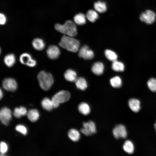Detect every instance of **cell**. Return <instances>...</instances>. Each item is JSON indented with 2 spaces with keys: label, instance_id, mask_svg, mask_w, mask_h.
I'll return each mask as SVG.
<instances>
[{
  "label": "cell",
  "instance_id": "1f68e13d",
  "mask_svg": "<svg viewBox=\"0 0 156 156\" xmlns=\"http://www.w3.org/2000/svg\"><path fill=\"white\" fill-rule=\"evenodd\" d=\"M8 147L7 144L3 142H1L0 143L1 156H3L8 151Z\"/></svg>",
  "mask_w": 156,
  "mask_h": 156
},
{
  "label": "cell",
  "instance_id": "277c9868",
  "mask_svg": "<svg viewBox=\"0 0 156 156\" xmlns=\"http://www.w3.org/2000/svg\"><path fill=\"white\" fill-rule=\"evenodd\" d=\"M70 97V94L68 91L62 90L58 92L53 96L51 99L53 108H57L60 103L67 101Z\"/></svg>",
  "mask_w": 156,
  "mask_h": 156
},
{
  "label": "cell",
  "instance_id": "8992f818",
  "mask_svg": "<svg viewBox=\"0 0 156 156\" xmlns=\"http://www.w3.org/2000/svg\"><path fill=\"white\" fill-rule=\"evenodd\" d=\"M83 128L81 130V133L86 136L90 135L96 132V125L92 121H89L83 123Z\"/></svg>",
  "mask_w": 156,
  "mask_h": 156
},
{
  "label": "cell",
  "instance_id": "5b68a950",
  "mask_svg": "<svg viewBox=\"0 0 156 156\" xmlns=\"http://www.w3.org/2000/svg\"><path fill=\"white\" fill-rule=\"evenodd\" d=\"M156 17L155 13L150 10H147L142 13L140 16L141 21L148 24L153 23Z\"/></svg>",
  "mask_w": 156,
  "mask_h": 156
},
{
  "label": "cell",
  "instance_id": "30bf717a",
  "mask_svg": "<svg viewBox=\"0 0 156 156\" xmlns=\"http://www.w3.org/2000/svg\"><path fill=\"white\" fill-rule=\"evenodd\" d=\"M113 134L116 139L125 138L127 137V132L125 126L119 124L116 126L113 130Z\"/></svg>",
  "mask_w": 156,
  "mask_h": 156
},
{
  "label": "cell",
  "instance_id": "4dcf8cb0",
  "mask_svg": "<svg viewBox=\"0 0 156 156\" xmlns=\"http://www.w3.org/2000/svg\"><path fill=\"white\" fill-rule=\"evenodd\" d=\"M16 130L23 134L26 135L27 133V129L24 125H17L15 127Z\"/></svg>",
  "mask_w": 156,
  "mask_h": 156
},
{
  "label": "cell",
  "instance_id": "d4e9b609",
  "mask_svg": "<svg viewBox=\"0 0 156 156\" xmlns=\"http://www.w3.org/2000/svg\"><path fill=\"white\" fill-rule=\"evenodd\" d=\"M123 148L126 152L129 154H132L134 151L133 144L129 140H127L125 142L123 146Z\"/></svg>",
  "mask_w": 156,
  "mask_h": 156
},
{
  "label": "cell",
  "instance_id": "9c48e42d",
  "mask_svg": "<svg viewBox=\"0 0 156 156\" xmlns=\"http://www.w3.org/2000/svg\"><path fill=\"white\" fill-rule=\"evenodd\" d=\"M2 86L5 90L10 92L15 91L17 87L16 81L14 79L11 78L5 79L3 81Z\"/></svg>",
  "mask_w": 156,
  "mask_h": 156
},
{
  "label": "cell",
  "instance_id": "484cf974",
  "mask_svg": "<svg viewBox=\"0 0 156 156\" xmlns=\"http://www.w3.org/2000/svg\"><path fill=\"white\" fill-rule=\"evenodd\" d=\"M87 18L91 22H94L98 18V14L96 11L92 10H88L86 14Z\"/></svg>",
  "mask_w": 156,
  "mask_h": 156
},
{
  "label": "cell",
  "instance_id": "6da1fadb",
  "mask_svg": "<svg viewBox=\"0 0 156 156\" xmlns=\"http://www.w3.org/2000/svg\"><path fill=\"white\" fill-rule=\"evenodd\" d=\"M55 28L60 32L66 36L73 37L77 34V31L75 23L70 20H68L63 24L57 23Z\"/></svg>",
  "mask_w": 156,
  "mask_h": 156
},
{
  "label": "cell",
  "instance_id": "f546056e",
  "mask_svg": "<svg viewBox=\"0 0 156 156\" xmlns=\"http://www.w3.org/2000/svg\"><path fill=\"white\" fill-rule=\"evenodd\" d=\"M147 85L149 89L153 92H156V79L151 78L147 82Z\"/></svg>",
  "mask_w": 156,
  "mask_h": 156
},
{
  "label": "cell",
  "instance_id": "ba28073f",
  "mask_svg": "<svg viewBox=\"0 0 156 156\" xmlns=\"http://www.w3.org/2000/svg\"><path fill=\"white\" fill-rule=\"evenodd\" d=\"M12 118L11 112L8 108H2L0 111V118L1 122L5 125H8Z\"/></svg>",
  "mask_w": 156,
  "mask_h": 156
},
{
  "label": "cell",
  "instance_id": "ac0fdd59",
  "mask_svg": "<svg viewBox=\"0 0 156 156\" xmlns=\"http://www.w3.org/2000/svg\"><path fill=\"white\" fill-rule=\"evenodd\" d=\"M94 6L96 11L100 13L104 12L107 10L106 4L103 1H98L94 3Z\"/></svg>",
  "mask_w": 156,
  "mask_h": 156
},
{
  "label": "cell",
  "instance_id": "f1b7e54d",
  "mask_svg": "<svg viewBox=\"0 0 156 156\" xmlns=\"http://www.w3.org/2000/svg\"><path fill=\"white\" fill-rule=\"evenodd\" d=\"M105 54L106 57L110 61L113 62L117 60V55L115 52L111 50L106 49L105 51Z\"/></svg>",
  "mask_w": 156,
  "mask_h": 156
},
{
  "label": "cell",
  "instance_id": "603a6c76",
  "mask_svg": "<svg viewBox=\"0 0 156 156\" xmlns=\"http://www.w3.org/2000/svg\"><path fill=\"white\" fill-rule=\"evenodd\" d=\"M75 82L76 86L78 89L84 90L87 87V82L85 79L83 77L77 78Z\"/></svg>",
  "mask_w": 156,
  "mask_h": 156
},
{
  "label": "cell",
  "instance_id": "8d00e7d4",
  "mask_svg": "<svg viewBox=\"0 0 156 156\" xmlns=\"http://www.w3.org/2000/svg\"><path fill=\"white\" fill-rule=\"evenodd\" d=\"M154 127L156 131V121H155V123L154 125Z\"/></svg>",
  "mask_w": 156,
  "mask_h": 156
},
{
  "label": "cell",
  "instance_id": "4316f807",
  "mask_svg": "<svg viewBox=\"0 0 156 156\" xmlns=\"http://www.w3.org/2000/svg\"><path fill=\"white\" fill-rule=\"evenodd\" d=\"M112 68L115 71L122 72L124 70L125 66L122 63L116 60L113 62Z\"/></svg>",
  "mask_w": 156,
  "mask_h": 156
},
{
  "label": "cell",
  "instance_id": "9a60e30c",
  "mask_svg": "<svg viewBox=\"0 0 156 156\" xmlns=\"http://www.w3.org/2000/svg\"><path fill=\"white\" fill-rule=\"evenodd\" d=\"M64 76L65 79L69 81L75 82L77 79L76 72L71 69L67 70L65 72Z\"/></svg>",
  "mask_w": 156,
  "mask_h": 156
},
{
  "label": "cell",
  "instance_id": "e0dca14e",
  "mask_svg": "<svg viewBox=\"0 0 156 156\" xmlns=\"http://www.w3.org/2000/svg\"><path fill=\"white\" fill-rule=\"evenodd\" d=\"M27 115L29 119L33 122L36 121L39 117V114L38 111L35 109L29 110L27 114Z\"/></svg>",
  "mask_w": 156,
  "mask_h": 156
},
{
  "label": "cell",
  "instance_id": "4fadbf2b",
  "mask_svg": "<svg viewBox=\"0 0 156 156\" xmlns=\"http://www.w3.org/2000/svg\"><path fill=\"white\" fill-rule=\"evenodd\" d=\"M140 103L136 99L132 98L128 101V105L130 109L135 112H138L140 109Z\"/></svg>",
  "mask_w": 156,
  "mask_h": 156
},
{
  "label": "cell",
  "instance_id": "d6986e66",
  "mask_svg": "<svg viewBox=\"0 0 156 156\" xmlns=\"http://www.w3.org/2000/svg\"><path fill=\"white\" fill-rule=\"evenodd\" d=\"M16 61V58L14 55L12 53L7 55L4 58L5 64L8 67L12 66Z\"/></svg>",
  "mask_w": 156,
  "mask_h": 156
},
{
  "label": "cell",
  "instance_id": "3957f363",
  "mask_svg": "<svg viewBox=\"0 0 156 156\" xmlns=\"http://www.w3.org/2000/svg\"><path fill=\"white\" fill-rule=\"evenodd\" d=\"M37 77L40 87L44 90H49L54 82L51 74L44 71L40 72L38 75Z\"/></svg>",
  "mask_w": 156,
  "mask_h": 156
},
{
  "label": "cell",
  "instance_id": "d590c367",
  "mask_svg": "<svg viewBox=\"0 0 156 156\" xmlns=\"http://www.w3.org/2000/svg\"><path fill=\"white\" fill-rule=\"evenodd\" d=\"M3 96V93L1 89H0V99H1Z\"/></svg>",
  "mask_w": 156,
  "mask_h": 156
},
{
  "label": "cell",
  "instance_id": "7c38bea8",
  "mask_svg": "<svg viewBox=\"0 0 156 156\" xmlns=\"http://www.w3.org/2000/svg\"><path fill=\"white\" fill-rule=\"evenodd\" d=\"M59 48L55 45L49 46L47 50V53L50 59L54 60L57 58L60 54Z\"/></svg>",
  "mask_w": 156,
  "mask_h": 156
},
{
  "label": "cell",
  "instance_id": "83f0119b",
  "mask_svg": "<svg viewBox=\"0 0 156 156\" xmlns=\"http://www.w3.org/2000/svg\"><path fill=\"white\" fill-rule=\"evenodd\" d=\"M110 82L112 86L116 88H120L122 85L121 79L118 76H116L110 79Z\"/></svg>",
  "mask_w": 156,
  "mask_h": 156
},
{
  "label": "cell",
  "instance_id": "ffe728a7",
  "mask_svg": "<svg viewBox=\"0 0 156 156\" xmlns=\"http://www.w3.org/2000/svg\"><path fill=\"white\" fill-rule=\"evenodd\" d=\"M86 16L83 14L79 13L75 15L74 17L75 23L79 25H82L86 22Z\"/></svg>",
  "mask_w": 156,
  "mask_h": 156
},
{
  "label": "cell",
  "instance_id": "e575fe53",
  "mask_svg": "<svg viewBox=\"0 0 156 156\" xmlns=\"http://www.w3.org/2000/svg\"><path fill=\"white\" fill-rule=\"evenodd\" d=\"M19 109L22 116H25L27 114V109L25 107L21 106L19 107Z\"/></svg>",
  "mask_w": 156,
  "mask_h": 156
},
{
  "label": "cell",
  "instance_id": "7a4b0ae2",
  "mask_svg": "<svg viewBox=\"0 0 156 156\" xmlns=\"http://www.w3.org/2000/svg\"><path fill=\"white\" fill-rule=\"evenodd\" d=\"M70 36H64L59 43V46L66 50L73 52H77L80 45L79 41Z\"/></svg>",
  "mask_w": 156,
  "mask_h": 156
},
{
  "label": "cell",
  "instance_id": "d6a6232c",
  "mask_svg": "<svg viewBox=\"0 0 156 156\" xmlns=\"http://www.w3.org/2000/svg\"><path fill=\"white\" fill-rule=\"evenodd\" d=\"M13 115L14 116L17 118H20L22 116L19 108L16 107L15 108L13 112Z\"/></svg>",
  "mask_w": 156,
  "mask_h": 156
},
{
  "label": "cell",
  "instance_id": "5bb4252c",
  "mask_svg": "<svg viewBox=\"0 0 156 156\" xmlns=\"http://www.w3.org/2000/svg\"><path fill=\"white\" fill-rule=\"evenodd\" d=\"M91 70L94 74L97 75H101L103 73L104 71V65L101 62H96L92 65Z\"/></svg>",
  "mask_w": 156,
  "mask_h": 156
},
{
  "label": "cell",
  "instance_id": "cb8c5ba5",
  "mask_svg": "<svg viewBox=\"0 0 156 156\" xmlns=\"http://www.w3.org/2000/svg\"><path fill=\"white\" fill-rule=\"evenodd\" d=\"M78 110L82 114L86 115L88 114L90 112V108L88 104L85 102L80 103L78 107Z\"/></svg>",
  "mask_w": 156,
  "mask_h": 156
},
{
  "label": "cell",
  "instance_id": "8fae6325",
  "mask_svg": "<svg viewBox=\"0 0 156 156\" xmlns=\"http://www.w3.org/2000/svg\"><path fill=\"white\" fill-rule=\"evenodd\" d=\"M78 54L79 57L85 60L91 59L94 56L93 51L86 45H84L80 49Z\"/></svg>",
  "mask_w": 156,
  "mask_h": 156
},
{
  "label": "cell",
  "instance_id": "44dd1931",
  "mask_svg": "<svg viewBox=\"0 0 156 156\" xmlns=\"http://www.w3.org/2000/svg\"><path fill=\"white\" fill-rule=\"evenodd\" d=\"M68 136L69 138L73 142L78 141L80 137L79 132L74 129H71L69 131Z\"/></svg>",
  "mask_w": 156,
  "mask_h": 156
},
{
  "label": "cell",
  "instance_id": "52a82bcc",
  "mask_svg": "<svg viewBox=\"0 0 156 156\" xmlns=\"http://www.w3.org/2000/svg\"><path fill=\"white\" fill-rule=\"evenodd\" d=\"M19 60L21 64L30 67H34L36 64V61L32 58L30 55L26 53L21 55Z\"/></svg>",
  "mask_w": 156,
  "mask_h": 156
},
{
  "label": "cell",
  "instance_id": "7402d4cb",
  "mask_svg": "<svg viewBox=\"0 0 156 156\" xmlns=\"http://www.w3.org/2000/svg\"><path fill=\"white\" fill-rule=\"evenodd\" d=\"M41 105L44 109L48 111H51L54 108L51 100L47 97L42 99L41 101Z\"/></svg>",
  "mask_w": 156,
  "mask_h": 156
},
{
  "label": "cell",
  "instance_id": "2e32d148",
  "mask_svg": "<svg viewBox=\"0 0 156 156\" xmlns=\"http://www.w3.org/2000/svg\"><path fill=\"white\" fill-rule=\"evenodd\" d=\"M32 45L35 49L39 51L42 50L45 47V43L43 40L38 38H35L33 40Z\"/></svg>",
  "mask_w": 156,
  "mask_h": 156
},
{
  "label": "cell",
  "instance_id": "836d02e7",
  "mask_svg": "<svg viewBox=\"0 0 156 156\" xmlns=\"http://www.w3.org/2000/svg\"><path fill=\"white\" fill-rule=\"evenodd\" d=\"M6 21V18L4 14L1 13L0 14V23L1 25L5 24Z\"/></svg>",
  "mask_w": 156,
  "mask_h": 156
}]
</instances>
